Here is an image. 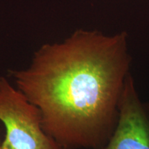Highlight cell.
Masks as SVG:
<instances>
[{
    "mask_svg": "<svg viewBox=\"0 0 149 149\" xmlns=\"http://www.w3.org/2000/svg\"><path fill=\"white\" fill-rule=\"evenodd\" d=\"M129 66L126 33L78 31L43 46L29 68L10 72L62 149H102L116 126Z\"/></svg>",
    "mask_w": 149,
    "mask_h": 149,
    "instance_id": "6da1fadb",
    "label": "cell"
},
{
    "mask_svg": "<svg viewBox=\"0 0 149 149\" xmlns=\"http://www.w3.org/2000/svg\"><path fill=\"white\" fill-rule=\"evenodd\" d=\"M0 121L6 129L0 149H62L43 130L39 108L3 77H0Z\"/></svg>",
    "mask_w": 149,
    "mask_h": 149,
    "instance_id": "7a4b0ae2",
    "label": "cell"
},
{
    "mask_svg": "<svg viewBox=\"0 0 149 149\" xmlns=\"http://www.w3.org/2000/svg\"><path fill=\"white\" fill-rule=\"evenodd\" d=\"M102 149H149V116L130 73L120 100L116 126Z\"/></svg>",
    "mask_w": 149,
    "mask_h": 149,
    "instance_id": "3957f363",
    "label": "cell"
},
{
    "mask_svg": "<svg viewBox=\"0 0 149 149\" xmlns=\"http://www.w3.org/2000/svg\"><path fill=\"white\" fill-rule=\"evenodd\" d=\"M145 107H146V111H147V113H148V116H149V103L145 104Z\"/></svg>",
    "mask_w": 149,
    "mask_h": 149,
    "instance_id": "277c9868",
    "label": "cell"
}]
</instances>
